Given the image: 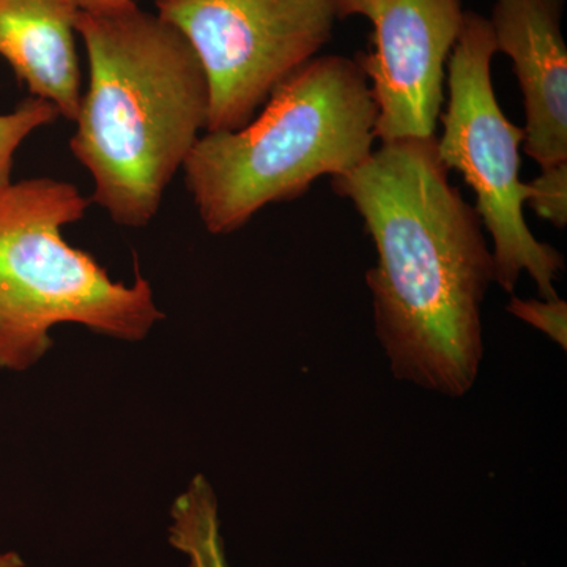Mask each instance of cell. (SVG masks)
Segmentation results:
<instances>
[{"label": "cell", "instance_id": "cell-7", "mask_svg": "<svg viewBox=\"0 0 567 567\" xmlns=\"http://www.w3.org/2000/svg\"><path fill=\"white\" fill-rule=\"evenodd\" d=\"M339 18L371 22L354 61L377 106L382 142L432 140L445 103L446 65L461 33L462 0H336Z\"/></svg>", "mask_w": 567, "mask_h": 567}, {"label": "cell", "instance_id": "cell-14", "mask_svg": "<svg viewBox=\"0 0 567 567\" xmlns=\"http://www.w3.org/2000/svg\"><path fill=\"white\" fill-rule=\"evenodd\" d=\"M80 10L93 11L112 9V7L123 6V3L133 2V0H74Z\"/></svg>", "mask_w": 567, "mask_h": 567}, {"label": "cell", "instance_id": "cell-10", "mask_svg": "<svg viewBox=\"0 0 567 567\" xmlns=\"http://www.w3.org/2000/svg\"><path fill=\"white\" fill-rule=\"evenodd\" d=\"M171 546L188 558L189 567H230L224 548L218 498L210 481L196 475L171 507Z\"/></svg>", "mask_w": 567, "mask_h": 567}, {"label": "cell", "instance_id": "cell-13", "mask_svg": "<svg viewBox=\"0 0 567 567\" xmlns=\"http://www.w3.org/2000/svg\"><path fill=\"white\" fill-rule=\"evenodd\" d=\"M507 311L536 330L543 331L551 341L567 350V303L561 298L557 300H522L514 297L507 306Z\"/></svg>", "mask_w": 567, "mask_h": 567}, {"label": "cell", "instance_id": "cell-2", "mask_svg": "<svg viewBox=\"0 0 567 567\" xmlns=\"http://www.w3.org/2000/svg\"><path fill=\"white\" fill-rule=\"evenodd\" d=\"M89 84L70 140L91 174L92 204L117 226L142 229L207 132L210 91L188 39L136 2L81 10Z\"/></svg>", "mask_w": 567, "mask_h": 567}, {"label": "cell", "instance_id": "cell-9", "mask_svg": "<svg viewBox=\"0 0 567 567\" xmlns=\"http://www.w3.org/2000/svg\"><path fill=\"white\" fill-rule=\"evenodd\" d=\"M74 0H0V58L31 96L74 122L82 76L76 52Z\"/></svg>", "mask_w": 567, "mask_h": 567}, {"label": "cell", "instance_id": "cell-5", "mask_svg": "<svg viewBox=\"0 0 567 567\" xmlns=\"http://www.w3.org/2000/svg\"><path fill=\"white\" fill-rule=\"evenodd\" d=\"M494 33L487 18L465 11L461 33L446 65L447 104L440 114L443 134L436 152L447 171H457L476 196L475 210L491 234L495 282L514 293L527 271L543 300H557L555 281L565 270V257L537 240L524 205L528 183L520 181L524 128L507 121L492 84Z\"/></svg>", "mask_w": 567, "mask_h": 567}, {"label": "cell", "instance_id": "cell-6", "mask_svg": "<svg viewBox=\"0 0 567 567\" xmlns=\"http://www.w3.org/2000/svg\"><path fill=\"white\" fill-rule=\"evenodd\" d=\"M188 39L210 91L207 132H235L333 39L336 0H155Z\"/></svg>", "mask_w": 567, "mask_h": 567}, {"label": "cell", "instance_id": "cell-4", "mask_svg": "<svg viewBox=\"0 0 567 567\" xmlns=\"http://www.w3.org/2000/svg\"><path fill=\"white\" fill-rule=\"evenodd\" d=\"M92 200L51 177L13 182L0 193V371L24 372L52 347L51 330L81 324L123 342H141L164 320L152 284L114 281L63 227Z\"/></svg>", "mask_w": 567, "mask_h": 567}, {"label": "cell", "instance_id": "cell-3", "mask_svg": "<svg viewBox=\"0 0 567 567\" xmlns=\"http://www.w3.org/2000/svg\"><path fill=\"white\" fill-rule=\"evenodd\" d=\"M377 106L354 59L315 58L287 78L248 125L205 133L183 164L205 229L237 233L267 205L290 203L323 175L374 152Z\"/></svg>", "mask_w": 567, "mask_h": 567}, {"label": "cell", "instance_id": "cell-8", "mask_svg": "<svg viewBox=\"0 0 567 567\" xmlns=\"http://www.w3.org/2000/svg\"><path fill=\"white\" fill-rule=\"evenodd\" d=\"M566 0H495L496 52L513 62L524 96V151L544 167L567 163Z\"/></svg>", "mask_w": 567, "mask_h": 567}, {"label": "cell", "instance_id": "cell-15", "mask_svg": "<svg viewBox=\"0 0 567 567\" xmlns=\"http://www.w3.org/2000/svg\"><path fill=\"white\" fill-rule=\"evenodd\" d=\"M0 567H24V561L17 551L0 555Z\"/></svg>", "mask_w": 567, "mask_h": 567}, {"label": "cell", "instance_id": "cell-11", "mask_svg": "<svg viewBox=\"0 0 567 567\" xmlns=\"http://www.w3.org/2000/svg\"><path fill=\"white\" fill-rule=\"evenodd\" d=\"M61 117L58 110L44 100L29 96L13 111L0 114V193L9 188L14 156L37 130L51 125Z\"/></svg>", "mask_w": 567, "mask_h": 567}, {"label": "cell", "instance_id": "cell-12", "mask_svg": "<svg viewBox=\"0 0 567 567\" xmlns=\"http://www.w3.org/2000/svg\"><path fill=\"white\" fill-rule=\"evenodd\" d=\"M527 204L539 218L558 229L567 226V163L544 167L535 181L528 183Z\"/></svg>", "mask_w": 567, "mask_h": 567}, {"label": "cell", "instance_id": "cell-1", "mask_svg": "<svg viewBox=\"0 0 567 567\" xmlns=\"http://www.w3.org/2000/svg\"><path fill=\"white\" fill-rule=\"evenodd\" d=\"M435 140L382 142L331 186L353 204L375 246L365 281L391 372L458 399L483 363V305L495 264L480 215L450 182Z\"/></svg>", "mask_w": 567, "mask_h": 567}]
</instances>
